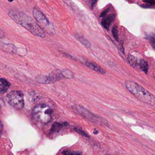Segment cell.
Returning <instances> with one entry per match:
<instances>
[{"label":"cell","mask_w":155,"mask_h":155,"mask_svg":"<svg viewBox=\"0 0 155 155\" xmlns=\"http://www.w3.org/2000/svg\"><path fill=\"white\" fill-rule=\"evenodd\" d=\"M72 109L73 111L76 113L78 114L88 120H90L91 122H97L98 119V117L82 106L75 105L72 107Z\"/></svg>","instance_id":"cell-6"},{"label":"cell","mask_w":155,"mask_h":155,"mask_svg":"<svg viewBox=\"0 0 155 155\" xmlns=\"http://www.w3.org/2000/svg\"><path fill=\"white\" fill-rule=\"evenodd\" d=\"M8 15L16 23L23 26L34 35L42 38H44L46 36L44 31L39 25L25 13L20 11H11Z\"/></svg>","instance_id":"cell-1"},{"label":"cell","mask_w":155,"mask_h":155,"mask_svg":"<svg viewBox=\"0 0 155 155\" xmlns=\"http://www.w3.org/2000/svg\"><path fill=\"white\" fill-rule=\"evenodd\" d=\"M97 0H92L91 4V8L92 9H93L94 6L95 5L96 3L97 2Z\"/></svg>","instance_id":"cell-20"},{"label":"cell","mask_w":155,"mask_h":155,"mask_svg":"<svg viewBox=\"0 0 155 155\" xmlns=\"http://www.w3.org/2000/svg\"><path fill=\"white\" fill-rule=\"evenodd\" d=\"M76 37L87 48H90L91 44L90 42H89V41L87 40L86 39L81 36H76Z\"/></svg>","instance_id":"cell-12"},{"label":"cell","mask_w":155,"mask_h":155,"mask_svg":"<svg viewBox=\"0 0 155 155\" xmlns=\"http://www.w3.org/2000/svg\"><path fill=\"white\" fill-rule=\"evenodd\" d=\"M148 39L153 48L155 49V34L150 35L148 36Z\"/></svg>","instance_id":"cell-16"},{"label":"cell","mask_w":155,"mask_h":155,"mask_svg":"<svg viewBox=\"0 0 155 155\" xmlns=\"http://www.w3.org/2000/svg\"><path fill=\"white\" fill-rule=\"evenodd\" d=\"M33 15L44 31H45L50 35L55 34V30L54 26L41 11L37 9H34Z\"/></svg>","instance_id":"cell-4"},{"label":"cell","mask_w":155,"mask_h":155,"mask_svg":"<svg viewBox=\"0 0 155 155\" xmlns=\"http://www.w3.org/2000/svg\"><path fill=\"white\" fill-rule=\"evenodd\" d=\"M6 100L8 104L16 110H21L24 108V95L21 91H11L6 95Z\"/></svg>","instance_id":"cell-5"},{"label":"cell","mask_w":155,"mask_h":155,"mask_svg":"<svg viewBox=\"0 0 155 155\" xmlns=\"http://www.w3.org/2000/svg\"><path fill=\"white\" fill-rule=\"evenodd\" d=\"M11 86L10 83L4 78L0 79V93L3 94L6 92Z\"/></svg>","instance_id":"cell-9"},{"label":"cell","mask_w":155,"mask_h":155,"mask_svg":"<svg viewBox=\"0 0 155 155\" xmlns=\"http://www.w3.org/2000/svg\"><path fill=\"white\" fill-rule=\"evenodd\" d=\"M139 68L146 74H147L148 71V63L145 60H140Z\"/></svg>","instance_id":"cell-11"},{"label":"cell","mask_w":155,"mask_h":155,"mask_svg":"<svg viewBox=\"0 0 155 155\" xmlns=\"http://www.w3.org/2000/svg\"><path fill=\"white\" fill-rule=\"evenodd\" d=\"M143 2L146 3H148L151 5H155V0H142Z\"/></svg>","instance_id":"cell-19"},{"label":"cell","mask_w":155,"mask_h":155,"mask_svg":"<svg viewBox=\"0 0 155 155\" xmlns=\"http://www.w3.org/2000/svg\"><path fill=\"white\" fill-rule=\"evenodd\" d=\"M63 155H81L82 153L80 151H71L68 150L64 151L62 152Z\"/></svg>","instance_id":"cell-14"},{"label":"cell","mask_w":155,"mask_h":155,"mask_svg":"<svg viewBox=\"0 0 155 155\" xmlns=\"http://www.w3.org/2000/svg\"><path fill=\"white\" fill-rule=\"evenodd\" d=\"M125 86L129 92L140 101L151 105H155V97L145 88L134 81L127 80Z\"/></svg>","instance_id":"cell-2"},{"label":"cell","mask_w":155,"mask_h":155,"mask_svg":"<svg viewBox=\"0 0 155 155\" xmlns=\"http://www.w3.org/2000/svg\"><path fill=\"white\" fill-rule=\"evenodd\" d=\"M74 130L76 132H77V133H79V134H80L81 136H83V137H89V136H88L87 135V134H86V133L84 131H82L81 129L80 128H74Z\"/></svg>","instance_id":"cell-17"},{"label":"cell","mask_w":155,"mask_h":155,"mask_svg":"<svg viewBox=\"0 0 155 155\" xmlns=\"http://www.w3.org/2000/svg\"><path fill=\"white\" fill-rule=\"evenodd\" d=\"M8 1H9V2H12V1H13V0H8Z\"/></svg>","instance_id":"cell-21"},{"label":"cell","mask_w":155,"mask_h":155,"mask_svg":"<svg viewBox=\"0 0 155 155\" xmlns=\"http://www.w3.org/2000/svg\"><path fill=\"white\" fill-rule=\"evenodd\" d=\"M128 61H129L130 65L133 68L139 67L140 60H138L137 58L131 54H129L128 56Z\"/></svg>","instance_id":"cell-10"},{"label":"cell","mask_w":155,"mask_h":155,"mask_svg":"<svg viewBox=\"0 0 155 155\" xmlns=\"http://www.w3.org/2000/svg\"><path fill=\"white\" fill-rule=\"evenodd\" d=\"M116 14H110L101 20V24L105 29L109 30L110 26L116 19Z\"/></svg>","instance_id":"cell-7"},{"label":"cell","mask_w":155,"mask_h":155,"mask_svg":"<svg viewBox=\"0 0 155 155\" xmlns=\"http://www.w3.org/2000/svg\"><path fill=\"white\" fill-rule=\"evenodd\" d=\"M52 114V109L45 104H40L35 106L32 113L34 119L43 124H46L50 122Z\"/></svg>","instance_id":"cell-3"},{"label":"cell","mask_w":155,"mask_h":155,"mask_svg":"<svg viewBox=\"0 0 155 155\" xmlns=\"http://www.w3.org/2000/svg\"><path fill=\"white\" fill-rule=\"evenodd\" d=\"M110 7L105 9L104 11H103V12H101L100 17L101 18H103V17H104L105 16L107 15V14L110 11Z\"/></svg>","instance_id":"cell-18"},{"label":"cell","mask_w":155,"mask_h":155,"mask_svg":"<svg viewBox=\"0 0 155 155\" xmlns=\"http://www.w3.org/2000/svg\"><path fill=\"white\" fill-rule=\"evenodd\" d=\"M63 126V124H60L59 123H55L52 126L51 132H58Z\"/></svg>","instance_id":"cell-13"},{"label":"cell","mask_w":155,"mask_h":155,"mask_svg":"<svg viewBox=\"0 0 155 155\" xmlns=\"http://www.w3.org/2000/svg\"><path fill=\"white\" fill-rule=\"evenodd\" d=\"M112 33H113V36L115 39L118 42L119 40L118 35V28L117 26L116 25H115L113 27L112 30Z\"/></svg>","instance_id":"cell-15"},{"label":"cell","mask_w":155,"mask_h":155,"mask_svg":"<svg viewBox=\"0 0 155 155\" xmlns=\"http://www.w3.org/2000/svg\"><path fill=\"white\" fill-rule=\"evenodd\" d=\"M86 66L91 70H93L96 72L98 73L99 74H105L106 73L105 70H104L103 68L101 67L100 66L95 63L87 62L86 63Z\"/></svg>","instance_id":"cell-8"}]
</instances>
